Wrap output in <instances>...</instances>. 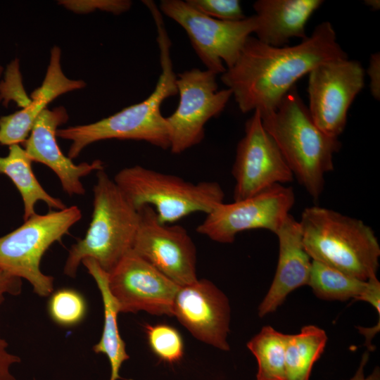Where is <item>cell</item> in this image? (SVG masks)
Masks as SVG:
<instances>
[{
    "label": "cell",
    "mask_w": 380,
    "mask_h": 380,
    "mask_svg": "<svg viewBox=\"0 0 380 380\" xmlns=\"http://www.w3.org/2000/svg\"><path fill=\"white\" fill-rule=\"evenodd\" d=\"M368 285L357 300H363L371 304L380 315V283L377 277L367 280Z\"/></svg>",
    "instance_id": "1f68e13d"
},
{
    "label": "cell",
    "mask_w": 380,
    "mask_h": 380,
    "mask_svg": "<svg viewBox=\"0 0 380 380\" xmlns=\"http://www.w3.org/2000/svg\"><path fill=\"white\" fill-rule=\"evenodd\" d=\"M260 117L293 177L317 200L324 190L325 174L334 170V155L341 146L338 139L315 124L296 86L274 110Z\"/></svg>",
    "instance_id": "3957f363"
},
{
    "label": "cell",
    "mask_w": 380,
    "mask_h": 380,
    "mask_svg": "<svg viewBox=\"0 0 380 380\" xmlns=\"http://www.w3.org/2000/svg\"><path fill=\"white\" fill-rule=\"evenodd\" d=\"M172 315L199 341L229 350L231 308L226 295L208 279L180 286L174 300Z\"/></svg>",
    "instance_id": "9a60e30c"
},
{
    "label": "cell",
    "mask_w": 380,
    "mask_h": 380,
    "mask_svg": "<svg viewBox=\"0 0 380 380\" xmlns=\"http://www.w3.org/2000/svg\"><path fill=\"white\" fill-rule=\"evenodd\" d=\"M68 120L63 106L45 109L37 118L24 144V149L32 160L49 167L58 177L63 190L70 196H82L85 188L81 179L94 171L104 170L103 163L95 160L91 163H73L60 148L56 133L58 127Z\"/></svg>",
    "instance_id": "2e32d148"
},
{
    "label": "cell",
    "mask_w": 380,
    "mask_h": 380,
    "mask_svg": "<svg viewBox=\"0 0 380 380\" xmlns=\"http://www.w3.org/2000/svg\"><path fill=\"white\" fill-rule=\"evenodd\" d=\"M48 312L52 320L63 327L79 324L87 312L83 296L71 289L53 291L48 303Z\"/></svg>",
    "instance_id": "d4e9b609"
},
{
    "label": "cell",
    "mask_w": 380,
    "mask_h": 380,
    "mask_svg": "<svg viewBox=\"0 0 380 380\" xmlns=\"http://www.w3.org/2000/svg\"><path fill=\"white\" fill-rule=\"evenodd\" d=\"M216 76L210 70L198 68L177 75L179 103L174 113L165 117L172 153H182L200 144L204 138L205 125L223 111L232 96L228 88L218 90Z\"/></svg>",
    "instance_id": "9c48e42d"
},
{
    "label": "cell",
    "mask_w": 380,
    "mask_h": 380,
    "mask_svg": "<svg viewBox=\"0 0 380 380\" xmlns=\"http://www.w3.org/2000/svg\"><path fill=\"white\" fill-rule=\"evenodd\" d=\"M3 70H4V68H3V67H2V66L1 65V64H0V77H1V74H2V72H3Z\"/></svg>",
    "instance_id": "e575fe53"
},
{
    "label": "cell",
    "mask_w": 380,
    "mask_h": 380,
    "mask_svg": "<svg viewBox=\"0 0 380 380\" xmlns=\"http://www.w3.org/2000/svg\"><path fill=\"white\" fill-rule=\"evenodd\" d=\"M8 147V155L0 156V174L9 177L19 191L23 202V220L36 213L34 207L39 201L55 210L65 208L60 198L52 196L41 185L32 170V160L24 148L20 144Z\"/></svg>",
    "instance_id": "44dd1931"
},
{
    "label": "cell",
    "mask_w": 380,
    "mask_h": 380,
    "mask_svg": "<svg viewBox=\"0 0 380 380\" xmlns=\"http://www.w3.org/2000/svg\"><path fill=\"white\" fill-rule=\"evenodd\" d=\"M139 223L132 251L179 286L196 281V248L186 229L160 223L154 209H138Z\"/></svg>",
    "instance_id": "7c38bea8"
},
{
    "label": "cell",
    "mask_w": 380,
    "mask_h": 380,
    "mask_svg": "<svg viewBox=\"0 0 380 380\" xmlns=\"http://www.w3.org/2000/svg\"><path fill=\"white\" fill-rule=\"evenodd\" d=\"M198 12L224 21H239L246 18L238 0H186Z\"/></svg>",
    "instance_id": "4316f807"
},
{
    "label": "cell",
    "mask_w": 380,
    "mask_h": 380,
    "mask_svg": "<svg viewBox=\"0 0 380 380\" xmlns=\"http://www.w3.org/2000/svg\"><path fill=\"white\" fill-rule=\"evenodd\" d=\"M314 294L326 300H357L367 287L362 281L318 261L311 262L308 284Z\"/></svg>",
    "instance_id": "603a6c76"
},
{
    "label": "cell",
    "mask_w": 380,
    "mask_h": 380,
    "mask_svg": "<svg viewBox=\"0 0 380 380\" xmlns=\"http://www.w3.org/2000/svg\"><path fill=\"white\" fill-rule=\"evenodd\" d=\"M58 4L78 14H86L99 10L120 15L127 11L132 2L129 0H61Z\"/></svg>",
    "instance_id": "83f0119b"
},
{
    "label": "cell",
    "mask_w": 380,
    "mask_h": 380,
    "mask_svg": "<svg viewBox=\"0 0 380 380\" xmlns=\"http://www.w3.org/2000/svg\"><path fill=\"white\" fill-rule=\"evenodd\" d=\"M332 25L324 21L298 44L276 47L250 36L235 64L221 81L242 113L274 110L296 82L319 64L348 58Z\"/></svg>",
    "instance_id": "6da1fadb"
},
{
    "label": "cell",
    "mask_w": 380,
    "mask_h": 380,
    "mask_svg": "<svg viewBox=\"0 0 380 380\" xmlns=\"http://www.w3.org/2000/svg\"><path fill=\"white\" fill-rule=\"evenodd\" d=\"M93 213L84 237L69 250L63 272L75 277L86 258L94 260L108 273L132 250L139 213L104 170L96 172Z\"/></svg>",
    "instance_id": "5b68a950"
},
{
    "label": "cell",
    "mask_w": 380,
    "mask_h": 380,
    "mask_svg": "<svg viewBox=\"0 0 380 380\" xmlns=\"http://www.w3.org/2000/svg\"><path fill=\"white\" fill-rule=\"evenodd\" d=\"M113 180L137 210L151 206L162 224L194 213L208 214L224 202V191L216 182L193 183L141 165L122 169Z\"/></svg>",
    "instance_id": "8992f818"
},
{
    "label": "cell",
    "mask_w": 380,
    "mask_h": 380,
    "mask_svg": "<svg viewBox=\"0 0 380 380\" xmlns=\"http://www.w3.org/2000/svg\"><path fill=\"white\" fill-rule=\"evenodd\" d=\"M367 75L369 77V88L372 96L380 99V53H375L369 58Z\"/></svg>",
    "instance_id": "4dcf8cb0"
},
{
    "label": "cell",
    "mask_w": 380,
    "mask_h": 380,
    "mask_svg": "<svg viewBox=\"0 0 380 380\" xmlns=\"http://www.w3.org/2000/svg\"><path fill=\"white\" fill-rule=\"evenodd\" d=\"M286 334L265 326L248 343L258 362L256 380H285Z\"/></svg>",
    "instance_id": "cb8c5ba5"
},
{
    "label": "cell",
    "mask_w": 380,
    "mask_h": 380,
    "mask_svg": "<svg viewBox=\"0 0 380 380\" xmlns=\"http://www.w3.org/2000/svg\"><path fill=\"white\" fill-rule=\"evenodd\" d=\"M108 284L120 312L169 316L180 287L132 250L108 273Z\"/></svg>",
    "instance_id": "5bb4252c"
},
{
    "label": "cell",
    "mask_w": 380,
    "mask_h": 380,
    "mask_svg": "<svg viewBox=\"0 0 380 380\" xmlns=\"http://www.w3.org/2000/svg\"><path fill=\"white\" fill-rule=\"evenodd\" d=\"M309 113L326 134L338 138L348 110L364 87L365 70L360 62L348 58L328 61L308 74Z\"/></svg>",
    "instance_id": "8fae6325"
},
{
    "label": "cell",
    "mask_w": 380,
    "mask_h": 380,
    "mask_svg": "<svg viewBox=\"0 0 380 380\" xmlns=\"http://www.w3.org/2000/svg\"><path fill=\"white\" fill-rule=\"evenodd\" d=\"M86 87L84 81L68 78L61 67V50L51 49L49 63L42 85L32 94V100L12 114L0 117V144H23L38 116L59 96Z\"/></svg>",
    "instance_id": "ac0fdd59"
},
{
    "label": "cell",
    "mask_w": 380,
    "mask_h": 380,
    "mask_svg": "<svg viewBox=\"0 0 380 380\" xmlns=\"http://www.w3.org/2000/svg\"><path fill=\"white\" fill-rule=\"evenodd\" d=\"M325 331L315 325L302 327L299 333L286 334L285 380H310L314 364L324 352Z\"/></svg>",
    "instance_id": "7402d4cb"
},
{
    "label": "cell",
    "mask_w": 380,
    "mask_h": 380,
    "mask_svg": "<svg viewBox=\"0 0 380 380\" xmlns=\"http://www.w3.org/2000/svg\"><path fill=\"white\" fill-rule=\"evenodd\" d=\"M294 203L293 189L277 184L246 199L221 203L206 214L196 231L222 243H232L239 232L251 229H263L275 234Z\"/></svg>",
    "instance_id": "30bf717a"
},
{
    "label": "cell",
    "mask_w": 380,
    "mask_h": 380,
    "mask_svg": "<svg viewBox=\"0 0 380 380\" xmlns=\"http://www.w3.org/2000/svg\"><path fill=\"white\" fill-rule=\"evenodd\" d=\"M82 216L81 210L72 205L44 215L35 213L24 220L21 226L0 237V269L26 279L38 296H50L54 279L41 271V260L49 248L68 234Z\"/></svg>",
    "instance_id": "52a82bcc"
},
{
    "label": "cell",
    "mask_w": 380,
    "mask_h": 380,
    "mask_svg": "<svg viewBox=\"0 0 380 380\" xmlns=\"http://www.w3.org/2000/svg\"><path fill=\"white\" fill-rule=\"evenodd\" d=\"M22 279L11 276L0 269V307L6 295L18 296L22 291Z\"/></svg>",
    "instance_id": "f546056e"
},
{
    "label": "cell",
    "mask_w": 380,
    "mask_h": 380,
    "mask_svg": "<svg viewBox=\"0 0 380 380\" xmlns=\"http://www.w3.org/2000/svg\"><path fill=\"white\" fill-rule=\"evenodd\" d=\"M158 8L185 30L206 70L216 75L235 64L257 28L254 15L239 21L220 20L198 12L186 1L162 0Z\"/></svg>",
    "instance_id": "ba28073f"
},
{
    "label": "cell",
    "mask_w": 380,
    "mask_h": 380,
    "mask_svg": "<svg viewBox=\"0 0 380 380\" xmlns=\"http://www.w3.org/2000/svg\"><path fill=\"white\" fill-rule=\"evenodd\" d=\"M8 343L0 335V380H17L11 372L13 365L21 360L18 355L9 353Z\"/></svg>",
    "instance_id": "f1b7e54d"
},
{
    "label": "cell",
    "mask_w": 380,
    "mask_h": 380,
    "mask_svg": "<svg viewBox=\"0 0 380 380\" xmlns=\"http://www.w3.org/2000/svg\"><path fill=\"white\" fill-rule=\"evenodd\" d=\"M366 5L374 10H379L380 8L379 0H366L365 1Z\"/></svg>",
    "instance_id": "836d02e7"
},
{
    "label": "cell",
    "mask_w": 380,
    "mask_h": 380,
    "mask_svg": "<svg viewBox=\"0 0 380 380\" xmlns=\"http://www.w3.org/2000/svg\"><path fill=\"white\" fill-rule=\"evenodd\" d=\"M368 359L369 354L367 351L363 354L360 366L355 375L350 380H380L379 368L377 367L374 369L372 374L367 377L365 376L364 368L368 361Z\"/></svg>",
    "instance_id": "d6a6232c"
},
{
    "label": "cell",
    "mask_w": 380,
    "mask_h": 380,
    "mask_svg": "<svg viewBox=\"0 0 380 380\" xmlns=\"http://www.w3.org/2000/svg\"><path fill=\"white\" fill-rule=\"evenodd\" d=\"M82 263L94 279L103 305L102 334L99 341L93 346V350L96 353H102L107 356L110 365V380H118L121 366L129 358L118 329V315L120 312V308L109 289L108 273L91 258H86Z\"/></svg>",
    "instance_id": "ffe728a7"
},
{
    "label": "cell",
    "mask_w": 380,
    "mask_h": 380,
    "mask_svg": "<svg viewBox=\"0 0 380 380\" xmlns=\"http://www.w3.org/2000/svg\"><path fill=\"white\" fill-rule=\"evenodd\" d=\"M275 235L279 240V258L270 287L258 307V315L274 312L287 296L308 284L312 260L304 249L299 222L289 215Z\"/></svg>",
    "instance_id": "e0dca14e"
},
{
    "label": "cell",
    "mask_w": 380,
    "mask_h": 380,
    "mask_svg": "<svg viewBox=\"0 0 380 380\" xmlns=\"http://www.w3.org/2000/svg\"><path fill=\"white\" fill-rule=\"evenodd\" d=\"M146 331L152 350L161 360L172 363L182 357V338L175 328L167 324L147 325Z\"/></svg>",
    "instance_id": "484cf974"
},
{
    "label": "cell",
    "mask_w": 380,
    "mask_h": 380,
    "mask_svg": "<svg viewBox=\"0 0 380 380\" xmlns=\"http://www.w3.org/2000/svg\"><path fill=\"white\" fill-rule=\"evenodd\" d=\"M322 0H258L253 4L257 21L256 38L276 47L291 38L305 39L308 20L323 4Z\"/></svg>",
    "instance_id": "d6986e66"
},
{
    "label": "cell",
    "mask_w": 380,
    "mask_h": 380,
    "mask_svg": "<svg viewBox=\"0 0 380 380\" xmlns=\"http://www.w3.org/2000/svg\"><path fill=\"white\" fill-rule=\"evenodd\" d=\"M232 174L235 180L234 201L293 179L278 146L263 127L258 110L253 111L246 122L245 134L237 144Z\"/></svg>",
    "instance_id": "4fadbf2b"
},
{
    "label": "cell",
    "mask_w": 380,
    "mask_h": 380,
    "mask_svg": "<svg viewBox=\"0 0 380 380\" xmlns=\"http://www.w3.org/2000/svg\"><path fill=\"white\" fill-rule=\"evenodd\" d=\"M150 12L157 29L161 68L153 91L142 101L96 122L58 129L57 137L71 141L68 156L72 160L90 144L107 139L143 141L163 150L170 149L167 122L160 107L166 99L177 94V75L162 13L157 8Z\"/></svg>",
    "instance_id": "7a4b0ae2"
},
{
    "label": "cell",
    "mask_w": 380,
    "mask_h": 380,
    "mask_svg": "<svg viewBox=\"0 0 380 380\" xmlns=\"http://www.w3.org/2000/svg\"><path fill=\"white\" fill-rule=\"evenodd\" d=\"M299 223L304 249L312 260L362 281L376 277L380 246L364 222L315 205L305 208Z\"/></svg>",
    "instance_id": "277c9868"
}]
</instances>
